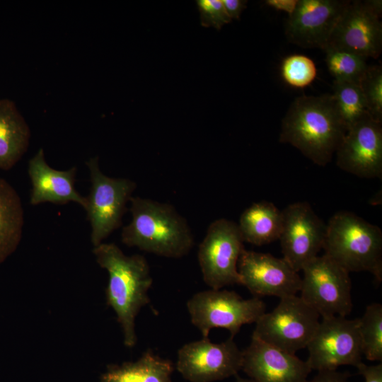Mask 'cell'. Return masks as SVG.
Instances as JSON below:
<instances>
[{"instance_id": "obj_1", "label": "cell", "mask_w": 382, "mask_h": 382, "mask_svg": "<svg viewBox=\"0 0 382 382\" xmlns=\"http://www.w3.org/2000/svg\"><path fill=\"white\" fill-rule=\"evenodd\" d=\"M346 132L332 94L301 96L291 103L282 120L279 141L291 144L314 163L324 166Z\"/></svg>"}, {"instance_id": "obj_2", "label": "cell", "mask_w": 382, "mask_h": 382, "mask_svg": "<svg viewBox=\"0 0 382 382\" xmlns=\"http://www.w3.org/2000/svg\"><path fill=\"white\" fill-rule=\"evenodd\" d=\"M93 253L98 264L108 272L107 302L121 325L125 345L132 347L137 340L136 318L150 302L148 293L153 279L149 263L143 255H125L115 243H101Z\"/></svg>"}, {"instance_id": "obj_3", "label": "cell", "mask_w": 382, "mask_h": 382, "mask_svg": "<svg viewBox=\"0 0 382 382\" xmlns=\"http://www.w3.org/2000/svg\"><path fill=\"white\" fill-rule=\"evenodd\" d=\"M131 222L123 227L122 242L129 247L170 258L189 253L194 238L186 221L168 203L132 197Z\"/></svg>"}, {"instance_id": "obj_4", "label": "cell", "mask_w": 382, "mask_h": 382, "mask_svg": "<svg viewBox=\"0 0 382 382\" xmlns=\"http://www.w3.org/2000/svg\"><path fill=\"white\" fill-rule=\"evenodd\" d=\"M323 249L349 273L369 272L382 280V231L355 214L341 211L326 224Z\"/></svg>"}, {"instance_id": "obj_5", "label": "cell", "mask_w": 382, "mask_h": 382, "mask_svg": "<svg viewBox=\"0 0 382 382\" xmlns=\"http://www.w3.org/2000/svg\"><path fill=\"white\" fill-rule=\"evenodd\" d=\"M187 308L203 337L216 328L228 330L233 337L243 325L255 323L266 312L265 303L258 297L245 299L233 291L212 289L195 294Z\"/></svg>"}, {"instance_id": "obj_6", "label": "cell", "mask_w": 382, "mask_h": 382, "mask_svg": "<svg viewBox=\"0 0 382 382\" xmlns=\"http://www.w3.org/2000/svg\"><path fill=\"white\" fill-rule=\"evenodd\" d=\"M301 271L300 297L322 318L346 317L352 310L349 273L329 256L318 255Z\"/></svg>"}, {"instance_id": "obj_7", "label": "cell", "mask_w": 382, "mask_h": 382, "mask_svg": "<svg viewBox=\"0 0 382 382\" xmlns=\"http://www.w3.org/2000/svg\"><path fill=\"white\" fill-rule=\"evenodd\" d=\"M320 316L299 296L279 299L277 306L255 323L252 337L285 352L306 348L320 323Z\"/></svg>"}, {"instance_id": "obj_8", "label": "cell", "mask_w": 382, "mask_h": 382, "mask_svg": "<svg viewBox=\"0 0 382 382\" xmlns=\"http://www.w3.org/2000/svg\"><path fill=\"white\" fill-rule=\"evenodd\" d=\"M86 164L90 171L91 187L85 209L91 226V243L96 247L121 226L126 204L137 184L128 178L104 175L99 168L98 156L91 158Z\"/></svg>"}, {"instance_id": "obj_9", "label": "cell", "mask_w": 382, "mask_h": 382, "mask_svg": "<svg viewBox=\"0 0 382 382\" xmlns=\"http://www.w3.org/2000/svg\"><path fill=\"white\" fill-rule=\"evenodd\" d=\"M238 224L218 219L209 226L197 257L204 283L212 289L241 284L238 262L245 249Z\"/></svg>"}, {"instance_id": "obj_10", "label": "cell", "mask_w": 382, "mask_h": 382, "mask_svg": "<svg viewBox=\"0 0 382 382\" xmlns=\"http://www.w3.org/2000/svg\"><path fill=\"white\" fill-rule=\"evenodd\" d=\"M306 348V362L311 370L332 371L344 365L357 367L362 362L358 318H322Z\"/></svg>"}, {"instance_id": "obj_11", "label": "cell", "mask_w": 382, "mask_h": 382, "mask_svg": "<svg viewBox=\"0 0 382 382\" xmlns=\"http://www.w3.org/2000/svg\"><path fill=\"white\" fill-rule=\"evenodd\" d=\"M242 363L243 350L233 337L220 343L203 337L180 347L176 369L190 382H213L236 376Z\"/></svg>"}, {"instance_id": "obj_12", "label": "cell", "mask_w": 382, "mask_h": 382, "mask_svg": "<svg viewBox=\"0 0 382 382\" xmlns=\"http://www.w3.org/2000/svg\"><path fill=\"white\" fill-rule=\"evenodd\" d=\"M282 214L279 240L283 258L299 272L323 249L327 225L306 202L292 203Z\"/></svg>"}, {"instance_id": "obj_13", "label": "cell", "mask_w": 382, "mask_h": 382, "mask_svg": "<svg viewBox=\"0 0 382 382\" xmlns=\"http://www.w3.org/2000/svg\"><path fill=\"white\" fill-rule=\"evenodd\" d=\"M381 16L371 8L366 0L349 1L325 47L346 51L365 59L378 58L382 51Z\"/></svg>"}, {"instance_id": "obj_14", "label": "cell", "mask_w": 382, "mask_h": 382, "mask_svg": "<svg viewBox=\"0 0 382 382\" xmlns=\"http://www.w3.org/2000/svg\"><path fill=\"white\" fill-rule=\"evenodd\" d=\"M238 272L241 284L255 297L282 299L300 291L301 277L283 257L244 249L238 260Z\"/></svg>"}, {"instance_id": "obj_15", "label": "cell", "mask_w": 382, "mask_h": 382, "mask_svg": "<svg viewBox=\"0 0 382 382\" xmlns=\"http://www.w3.org/2000/svg\"><path fill=\"white\" fill-rule=\"evenodd\" d=\"M337 166L364 178H381L382 125L369 116L349 128L336 151Z\"/></svg>"}, {"instance_id": "obj_16", "label": "cell", "mask_w": 382, "mask_h": 382, "mask_svg": "<svg viewBox=\"0 0 382 382\" xmlns=\"http://www.w3.org/2000/svg\"><path fill=\"white\" fill-rule=\"evenodd\" d=\"M349 1L298 0L286 23L287 40L301 47L323 50Z\"/></svg>"}, {"instance_id": "obj_17", "label": "cell", "mask_w": 382, "mask_h": 382, "mask_svg": "<svg viewBox=\"0 0 382 382\" xmlns=\"http://www.w3.org/2000/svg\"><path fill=\"white\" fill-rule=\"evenodd\" d=\"M241 370L254 382H306L312 371L296 354L254 337L243 350Z\"/></svg>"}, {"instance_id": "obj_18", "label": "cell", "mask_w": 382, "mask_h": 382, "mask_svg": "<svg viewBox=\"0 0 382 382\" xmlns=\"http://www.w3.org/2000/svg\"><path fill=\"white\" fill-rule=\"evenodd\" d=\"M28 171L32 183L30 204L44 202L65 204L74 202L86 208V197L75 188L76 167L67 170L51 168L46 163L43 149H40L30 159Z\"/></svg>"}, {"instance_id": "obj_19", "label": "cell", "mask_w": 382, "mask_h": 382, "mask_svg": "<svg viewBox=\"0 0 382 382\" xmlns=\"http://www.w3.org/2000/svg\"><path fill=\"white\" fill-rule=\"evenodd\" d=\"M30 128L15 103L0 99V168H13L26 152Z\"/></svg>"}, {"instance_id": "obj_20", "label": "cell", "mask_w": 382, "mask_h": 382, "mask_svg": "<svg viewBox=\"0 0 382 382\" xmlns=\"http://www.w3.org/2000/svg\"><path fill=\"white\" fill-rule=\"evenodd\" d=\"M283 214L273 203H253L241 214L238 226L244 242L262 245L279 239Z\"/></svg>"}, {"instance_id": "obj_21", "label": "cell", "mask_w": 382, "mask_h": 382, "mask_svg": "<svg viewBox=\"0 0 382 382\" xmlns=\"http://www.w3.org/2000/svg\"><path fill=\"white\" fill-rule=\"evenodd\" d=\"M23 209L20 196L4 178H0V263L20 243Z\"/></svg>"}, {"instance_id": "obj_22", "label": "cell", "mask_w": 382, "mask_h": 382, "mask_svg": "<svg viewBox=\"0 0 382 382\" xmlns=\"http://www.w3.org/2000/svg\"><path fill=\"white\" fill-rule=\"evenodd\" d=\"M173 366L151 350L144 352L134 362L111 367L101 382H172Z\"/></svg>"}, {"instance_id": "obj_23", "label": "cell", "mask_w": 382, "mask_h": 382, "mask_svg": "<svg viewBox=\"0 0 382 382\" xmlns=\"http://www.w3.org/2000/svg\"><path fill=\"white\" fill-rule=\"evenodd\" d=\"M332 96L347 131L369 116L359 84L334 80Z\"/></svg>"}, {"instance_id": "obj_24", "label": "cell", "mask_w": 382, "mask_h": 382, "mask_svg": "<svg viewBox=\"0 0 382 382\" xmlns=\"http://www.w3.org/2000/svg\"><path fill=\"white\" fill-rule=\"evenodd\" d=\"M362 355L369 361H382V305L372 303L358 318Z\"/></svg>"}, {"instance_id": "obj_25", "label": "cell", "mask_w": 382, "mask_h": 382, "mask_svg": "<svg viewBox=\"0 0 382 382\" xmlns=\"http://www.w3.org/2000/svg\"><path fill=\"white\" fill-rule=\"evenodd\" d=\"M325 62L334 80L359 84L368 68L364 57L343 50L325 47Z\"/></svg>"}, {"instance_id": "obj_26", "label": "cell", "mask_w": 382, "mask_h": 382, "mask_svg": "<svg viewBox=\"0 0 382 382\" xmlns=\"http://www.w3.org/2000/svg\"><path fill=\"white\" fill-rule=\"evenodd\" d=\"M281 75L284 81L290 86L303 88L314 81L317 75V68L311 58L294 54L283 59Z\"/></svg>"}, {"instance_id": "obj_27", "label": "cell", "mask_w": 382, "mask_h": 382, "mask_svg": "<svg viewBox=\"0 0 382 382\" xmlns=\"http://www.w3.org/2000/svg\"><path fill=\"white\" fill-rule=\"evenodd\" d=\"M359 86L369 117L373 120L382 123L381 66H369Z\"/></svg>"}, {"instance_id": "obj_28", "label": "cell", "mask_w": 382, "mask_h": 382, "mask_svg": "<svg viewBox=\"0 0 382 382\" xmlns=\"http://www.w3.org/2000/svg\"><path fill=\"white\" fill-rule=\"evenodd\" d=\"M196 3L203 27H214L219 30L224 25L231 22L221 0H197Z\"/></svg>"}, {"instance_id": "obj_29", "label": "cell", "mask_w": 382, "mask_h": 382, "mask_svg": "<svg viewBox=\"0 0 382 382\" xmlns=\"http://www.w3.org/2000/svg\"><path fill=\"white\" fill-rule=\"evenodd\" d=\"M364 382H382V364L366 365L361 362L357 366Z\"/></svg>"}, {"instance_id": "obj_30", "label": "cell", "mask_w": 382, "mask_h": 382, "mask_svg": "<svg viewBox=\"0 0 382 382\" xmlns=\"http://www.w3.org/2000/svg\"><path fill=\"white\" fill-rule=\"evenodd\" d=\"M349 374L337 370L321 371L306 382H347Z\"/></svg>"}, {"instance_id": "obj_31", "label": "cell", "mask_w": 382, "mask_h": 382, "mask_svg": "<svg viewBox=\"0 0 382 382\" xmlns=\"http://www.w3.org/2000/svg\"><path fill=\"white\" fill-rule=\"evenodd\" d=\"M224 7L231 20H239L243 10L246 8V0H221Z\"/></svg>"}, {"instance_id": "obj_32", "label": "cell", "mask_w": 382, "mask_h": 382, "mask_svg": "<svg viewBox=\"0 0 382 382\" xmlns=\"http://www.w3.org/2000/svg\"><path fill=\"white\" fill-rule=\"evenodd\" d=\"M298 0H266L265 4L276 10L284 11L290 16L296 8Z\"/></svg>"}, {"instance_id": "obj_33", "label": "cell", "mask_w": 382, "mask_h": 382, "mask_svg": "<svg viewBox=\"0 0 382 382\" xmlns=\"http://www.w3.org/2000/svg\"><path fill=\"white\" fill-rule=\"evenodd\" d=\"M236 382H254V381H252V380L250 379V378L246 379V378H243L237 376V379H236Z\"/></svg>"}]
</instances>
